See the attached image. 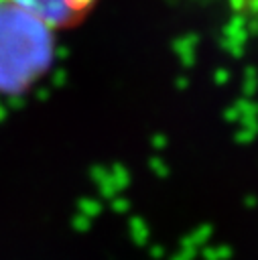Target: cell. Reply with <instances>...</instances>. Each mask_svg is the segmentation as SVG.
<instances>
[{
	"instance_id": "obj_1",
	"label": "cell",
	"mask_w": 258,
	"mask_h": 260,
	"mask_svg": "<svg viewBox=\"0 0 258 260\" xmlns=\"http://www.w3.org/2000/svg\"><path fill=\"white\" fill-rule=\"evenodd\" d=\"M55 55L53 30L0 0V93L28 91L51 67Z\"/></svg>"
},
{
	"instance_id": "obj_2",
	"label": "cell",
	"mask_w": 258,
	"mask_h": 260,
	"mask_svg": "<svg viewBox=\"0 0 258 260\" xmlns=\"http://www.w3.org/2000/svg\"><path fill=\"white\" fill-rule=\"evenodd\" d=\"M24 10L45 26L55 30H67L81 24L93 10L98 0H6Z\"/></svg>"
}]
</instances>
